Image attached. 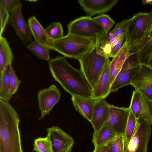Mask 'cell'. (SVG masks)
Listing matches in <instances>:
<instances>
[{
    "mask_svg": "<svg viewBox=\"0 0 152 152\" xmlns=\"http://www.w3.org/2000/svg\"><path fill=\"white\" fill-rule=\"evenodd\" d=\"M45 29L49 37L53 40L60 39L64 37L63 27L59 22L52 23Z\"/></svg>",
    "mask_w": 152,
    "mask_h": 152,
    "instance_id": "f546056e",
    "label": "cell"
},
{
    "mask_svg": "<svg viewBox=\"0 0 152 152\" xmlns=\"http://www.w3.org/2000/svg\"><path fill=\"white\" fill-rule=\"evenodd\" d=\"M92 18L103 28L105 32L106 36L115 23L114 21L112 18L109 15L105 14L99 15Z\"/></svg>",
    "mask_w": 152,
    "mask_h": 152,
    "instance_id": "f1b7e54d",
    "label": "cell"
},
{
    "mask_svg": "<svg viewBox=\"0 0 152 152\" xmlns=\"http://www.w3.org/2000/svg\"><path fill=\"white\" fill-rule=\"evenodd\" d=\"M130 85L152 102V69L142 65L138 73L132 80Z\"/></svg>",
    "mask_w": 152,
    "mask_h": 152,
    "instance_id": "7c38bea8",
    "label": "cell"
},
{
    "mask_svg": "<svg viewBox=\"0 0 152 152\" xmlns=\"http://www.w3.org/2000/svg\"><path fill=\"white\" fill-rule=\"evenodd\" d=\"M151 37H152V21L151 24H150L144 36L135 49L134 50L135 52H136L139 50L145 42Z\"/></svg>",
    "mask_w": 152,
    "mask_h": 152,
    "instance_id": "e575fe53",
    "label": "cell"
},
{
    "mask_svg": "<svg viewBox=\"0 0 152 152\" xmlns=\"http://www.w3.org/2000/svg\"><path fill=\"white\" fill-rule=\"evenodd\" d=\"M19 115L8 102L0 100V152H23Z\"/></svg>",
    "mask_w": 152,
    "mask_h": 152,
    "instance_id": "7a4b0ae2",
    "label": "cell"
},
{
    "mask_svg": "<svg viewBox=\"0 0 152 152\" xmlns=\"http://www.w3.org/2000/svg\"><path fill=\"white\" fill-rule=\"evenodd\" d=\"M135 53L137 61L141 65H144L148 58L152 55V37Z\"/></svg>",
    "mask_w": 152,
    "mask_h": 152,
    "instance_id": "d4e9b609",
    "label": "cell"
},
{
    "mask_svg": "<svg viewBox=\"0 0 152 152\" xmlns=\"http://www.w3.org/2000/svg\"><path fill=\"white\" fill-rule=\"evenodd\" d=\"M130 111L129 107L110 104V116L105 124L111 127L117 135L124 136Z\"/></svg>",
    "mask_w": 152,
    "mask_h": 152,
    "instance_id": "5bb4252c",
    "label": "cell"
},
{
    "mask_svg": "<svg viewBox=\"0 0 152 152\" xmlns=\"http://www.w3.org/2000/svg\"><path fill=\"white\" fill-rule=\"evenodd\" d=\"M10 92L9 66L0 75V100L8 102L12 97Z\"/></svg>",
    "mask_w": 152,
    "mask_h": 152,
    "instance_id": "603a6c76",
    "label": "cell"
},
{
    "mask_svg": "<svg viewBox=\"0 0 152 152\" xmlns=\"http://www.w3.org/2000/svg\"><path fill=\"white\" fill-rule=\"evenodd\" d=\"M151 126L142 118H137L134 132L125 152H147Z\"/></svg>",
    "mask_w": 152,
    "mask_h": 152,
    "instance_id": "52a82bcc",
    "label": "cell"
},
{
    "mask_svg": "<svg viewBox=\"0 0 152 152\" xmlns=\"http://www.w3.org/2000/svg\"><path fill=\"white\" fill-rule=\"evenodd\" d=\"M33 146V151L36 152H52L51 142L47 136L35 139Z\"/></svg>",
    "mask_w": 152,
    "mask_h": 152,
    "instance_id": "83f0119b",
    "label": "cell"
},
{
    "mask_svg": "<svg viewBox=\"0 0 152 152\" xmlns=\"http://www.w3.org/2000/svg\"><path fill=\"white\" fill-rule=\"evenodd\" d=\"M47 137L50 140L52 152H71L74 144L73 138L57 126L46 129Z\"/></svg>",
    "mask_w": 152,
    "mask_h": 152,
    "instance_id": "9c48e42d",
    "label": "cell"
},
{
    "mask_svg": "<svg viewBox=\"0 0 152 152\" xmlns=\"http://www.w3.org/2000/svg\"><path fill=\"white\" fill-rule=\"evenodd\" d=\"M71 99L76 111L90 122L95 104L98 99L78 96H72Z\"/></svg>",
    "mask_w": 152,
    "mask_h": 152,
    "instance_id": "ac0fdd59",
    "label": "cell"
},
{
    "mask_svg": "<svg viewBox=\"0 0 152 152\" xmlns=\"http://www.w3.org/2000/svg\"><path fill=\"white\" fill-rule=\"evenodd\" d=\"M77 60L80 63V69L92 89L110 62L108 55L104 52L100 43L97 42Z\"/></svg>",
    "mask_w": 152,
    "mask_h": 152,
    "instance_id": "3957f363",
    "label": "cell"
},
{
    "mask_svg": "<svg viewBox=\"0 0 152 152\" xmlns=\"http://www.w3.org/2000/svg\"><path fill=\"white\" fill-rule=\"evenodd\" d=\"M135 54L129 56L125 60L121 70L112 84L110 93L116 92L120 88L130 85L133 78L138 73L142 66L137 61Z\"/></svg>",
    "mask_w": 152,
    "mask_h": 152,
    "instance_id": "ba28073f",
    "label": "cell"
},
{
    "mask_svg": "<svg viewBox=\"0 0 152 152\" xmlns=\"http://www.w3.org/2000/svg\"><path fill=\"white\" fill-rule=\"evenodd\" d=\"M109 66L110 64L105 69L97 83L92 89V98L104 99L110 93L111 84Z\"/></svg>",
    "mask_w": 152,
    "mask_h": 152,
    "instance_id": "ffe728a7",
    "label": "cell"
},
{
    "mask_svg": "<svg viewBox=\"0 0 152 152\" xmlns=\"http://www.w3.org/2000/svg\"><path fill=\"white\" fill-rule=\"evenodd\" d=\"M118 0H79L77 2L83 10L91 17L103 14L112 9Z\"/></svg>",
    "mask_w": 152,
    "mask_h": 152,
    "instance_id": "9a60e30c",
    "label": "cell"
},
{
    "mask_svg": "<svg viewBox=\"0 0 152 152\" xmlns=\"http://www.w3.org/2000/svg\"><path fill=\"white\" fill-rule=\"evenodd\" d=\"M133 19L132 17L130 19L123 20L117 24L113 29L106 35L103 42L113 37L118 36L121 34L125 35Z\"/></svg>",
    "mask_w": 152,
    "mask_h": 152,
    "instance_id": "4316f807",
    "label": "cell"
},
{
    "mask_svg": "<svg viewBox=\"0 0 152 152\" xmlns=\"http://www.w3.org/2000/svg\"><path fill=\"white\" fill-rule=\"evenodd\" d=\"M117 135L111 127L105 124L98 131L94 133L92 141L95 147L102 146Z\"/></svg>",
    "mask_w": 152,
    "mask_h": 152,
    "instance_id": "44dd1931",
    "label": "cell"
},
{
    "mask_svg": "<svg viewBox=\"0 0 152 152\" xmlns=\"http://www.w3.org/2000/svg\"><path fill=\"white\" fill-rule=\"evenodd\" d=\"M61 95V93L58 89L53 84L38 92L37 96L39 108L41 112L39 120L49 114L53 107L59 101Z\"/></svg>",
    "mask_w": 152,
    "mask_h": 152,
    "instance_id": "8fae6325",
    "label": "cell"
},
{
    "mask_svg": "<svg viewBox=\"0 0 152 152\" xmlns=\"http://www.w3.org/2000/svg\"><path fill=\"white\" fill-rule=\"evenodd\" d=\"M13 58L12 51L7 40L2 36H0V73L11 65Z\"/></svg>",
    "mask_w": 152,
    "mask_h": 152,
    "instance_id": "7402d4cb",
    "label": "cell"
},
{
    "mask_svg": "<svg viewBox=\"0 0 152 152\" xmlns=\"http://www.w3.org/2000/svg\"><path fill=\"white\" fill-rule=\"evenodd\" d=\"M125 42V37L124 36L112 47L110 53L108 55V57L113 58L121 49Z\"/></svg>",
    "mask_w": 152,
    "mask_h": 152,
    "instance_id": "d590c367",
    "label": "cell"
},
{
    "mask_svg": "<svg viewBox=\"0 0 152 152\" xmlns=\"http://www.w3.org/2000/svg\"><path fill=\"white\" fill-rule=\"evenodd\" d=\"M137 121V118L130 111L124 135V152L134 132Z\"/></svg>",
    "mask_w": 152,
    "mask_h": 152,
    "instance_id": "484cf974",
    "label": "cell"
},
{
    "mask_svg": "<svg viewBox=\"0 0 152 152\" xmlns=\"http://www.w3.org/2000/svg\"><path fill=\"white\" fill-rule=\"evenodd\" d=\"M68 34L81 37L94 39L101 44L106 35L103 28L93 19L88 16L77 18L70 22L67 26Z\"/></svg>",
    "mask_w": 152,
    "mask_h": 152,
    "instance_id": "5b68a950",
    "label": "cell"
},
{
    "mask_svg": "<svg viewBox=\"0 0 152 152\" xmlns=\"http://www.w3.org/2000/svg\"><path fill=\"white\" fill-rule=\"evenodd\" d=\"M93 152H111L107 146L105 145L95 147Z\"/></svg>",
    "mask_w": 152,
    "mask_h": 152,
    "instance_id": "8d00e7d4",
    "label": "cell"
},
{
    "mask_svg": "<svg viewBox=\"0 0 152 152\" xmlns=\"http://www.w3.org/2000/svg\"><path fill=\"white\" fill-rule=\"evenodd\" d=\"M48 66L55 80L72 96L92 98V89L81 70L72 66L64 57L51 59Z\"/></svg>",
    "mask_w": 152,
    "mask_h": 152,
    "instance_id": "6da1fadb",
    "label": "cell"
},
{
    "mask_svg": "<svg viewBox=\"0 0 152 152\" xmlns=\"http://www.w3.org/2000/svg\"><path fill=\"white\" fill-rule=\"evenodd\" d=\"M21 3L20 0H0V6L5 9L10 14Z\"/></svg>",
    "mask_w": 152,
    "mask_h": 152,
    "instance_id": "d6a6232c",
    "label": "cell"
},
{
    "mask_svg": "<svg viewBox=\"0 0 152 152\" xmlns=\"http://www.w3.org/2000/svg\"><path fill=\"white\" fill-rule=\"evenodd\" d=\"M152 17V9L149 12H140L133 16V19L125 35V42L131 53L133 52L144 36Z\"/></svg>",
    "mask_w": 152,
    "mask_h": 152,
    "instance_id": "8992f818",
    "label": "cell"
},
{
    "mask_svg": "<svg viewBox=\"0 0 152 152\" xmlns=\"http://www.w3.org/2000/svg\"><path fill=\"white\" fill-rule=\"evenodd\" d=\"M21 3L18 5L10 15L9 22L14 29L17 35L23 44L32 41L31 34L28 25L22 15Z\"/></svg>",
    "mask_w": 152,
    "mask_h": 152,
    "instance_id": "4fadbf2b",
    "label": "cell"
},
{
    "mask_svg": "<svg viewBox=\"0 0 152 152\" xmlns=\"http://www.w3.org/2000/svg\"><path fill=\"white\" fill-rule=\"evenodd\" d=\"M106 145L111 152H124V136L117 135Z\"/></svg>",
    "mask_w": 152,
    "mask_h": 152,
    "instance_id": "4dcf8cb0",
    "label": "cell"
},
{
    "mask_svg": "<svg viewBox=\"0 0 152 152\" xmlns=\"http://www.w3.org/2000/svg\"><path fill=\"white\" fill-rule=\"evenodd\" d=\"M96 42L94 39L68 34L60 39L54 40L53 50L65 57L77 59L91 49Z\"/></svg>",
    "mask_w": 152,
    "mask_h": 152,
    "instance_id": "277c9868",
    "label": "cell"
},
{
    "mask_svg": "<svg viewBox=\"0 0 152 152\" xmlns=\"http://www.w3.org/2000/svg\"><path fill=\"white\" fill-rule=\"evenodd\" d=\"M26 48L39 59L46 61L50 59V50L35 41L30 42Z\"/></svg>",
    "mask_w": 152,
    "mask_h": 152,
    "instance_id": "cb8c5ba5",
    "label": "cell"
},
{
    "mask_svg": "<svg viewBox=\"0 0 152 152\" xmlns=\"http://www.w3.org/2000/svg\"><path fill=\"white\" fill-rule=\"evenodd\" d=\"M144 65L152 69V55L148 58Z\"/></svg>",
    "mask_w": 152,
    "mask_h": 152,
    "instance_id": "74e56055",
    "label": "cell"
},
{
    "mask_svg": "<svg viewBox=\"0 0 152 152\" xmlns=\"http://www.w3.org/2000/svg\"><path fill=\"white\" fill-rule=\"evenodd\" d=\"M28 23L35 41L49 50H53L54 40L49 37L36 17L34 16L30 17Z\"/></svg>",
    "mask_w": 152,
    "mask_h": 152,
    "instance_id": "e0dca14e",
    "label": "cell"
},
{
    "mask_svg": "<svg viewBox=\"0 0 152 152\" xmlns=\"http://www.w3.org/2000/svg\"><path fill=\"white\" fill-rule=\"evenodd\" d=\"M133 53H131L129 47L126 42L123 47L110 61V72L111 84L120 72L126 59Z\"/></svg>",
    "mask_w": 152,
    "mask_h": 152,
    "instance_id": "d6986e66",
    "label": "cell"
},
{
    "mask_svg": "<svg viewBox=\"0 0 152 152\" xmlns=\"http://www.w3.org/2000/svg\"><path fill=\"white\" fill-rule=\"evenodd\" d=\"M129 107L137 118H142L152 125V102L141 93L133 91Z\"/></svg>",
    "mask_w": 152,
    "mask_h": 152,
    "instance_id": "30bf717a",
    "label": "cell"
},
{
    "mask_svg": "<svg viewBox=\"0 0 152 152\" xmlns=\"http://www.w3.org/2000/svg\"><path fill=\"white\" fill-rule=\"evenodd\" d=\"M9 75L10 92L13 95L17 92L21 81L18 78L12 65L9 66Z\"/></svg>",
    "mask_w": 152,
    "mask_h": 152,
    "instance_id": "1f68e13d",
    "label": "cell"
},
{
    "mask_svg": "<svg viewBox=\"0 0 152 152\" xmlns=\"http://www.w3.org/2000/svg\"><path fill=\"white\" fill-rule=\"evenodd\" d=\"M110 104L104 99H98L93 109L90 122L94 132L98 131L105 124L110 115Z\"/></svg>",
    "mask_w": 152,
    "mask_h": 152,
    "instance_id": "2e32d148",
    "label": "cell"
},
{
    "mask_svg": "<svg viewBox=\"0 0 152 152\" xmlns=\"http://www.w3.org/2000/svg\"><path fill=\"white\" fill-rule=\"evenodd\" d=\"M10 14L3 7L0 6V35L2 34L5 26L9 21Z\"/></svg>",
    "mask_w": 152,
    "mask_h": 152,
    "instance_id": "836d02e7",
    "label": "cell"
},
{
    "mask_svg": "<svg viewBox=\"0 0 152 152\" xmlns=\"http://www.w3.org/2000/svg\"><path fill=\"white\" fill-rule=\"evenodd\" d=\"M142 3L143 5L148 4H152V0H143L142 1Z\"/></svg>",
    "mask_w": 152,
    "mask_h": 152,
    "instance_id": "f35d334b",
    "label": "cell"
}]
</instances>
